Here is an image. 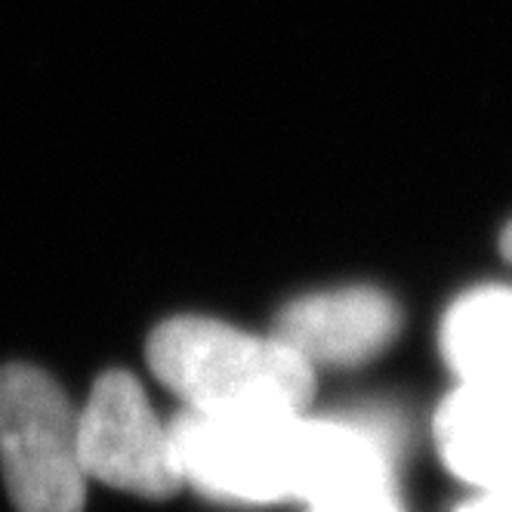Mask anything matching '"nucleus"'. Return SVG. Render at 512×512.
Here are the masks:
<instances>
[{
	"mask_svg": "<svg viewBox=\"0 0 512 512\" xmlns=\"http://www.w3.org/2000/svg\"><path fill=\"white\" fill-rule=\"evenodd\" d=\"M155 377L201 417L306 414L315 368L278 337H253L210 318H173L149 340Z\"/></svg>",
	"mask_w": 512,
	"mask_h": 512,
	"instance_id": "1",
	"label": "nucleus"
},
{
	"mask_svg": "<svg viewBox=\"0 0 512 512\" xmlns=\"http://www.w3.org/2000/svg\"><path fill=\"white\" fill-rule=\"evenodd\" d=\"M182 479L238 503H309L315 488L318 420L290 417H201L170 426Z\"/></svg>",
	"mask_w": 512,
	"mask_h": 512,
	"instance_id": "2",
	"label": "nucleus"
},
{
	"mask_svg": "<svg viewBox=\"0 0 512 512\" xmlns=\"http://www.w3.org/2000/svg\"><path fill=\"white\" fill-rule=\"evenodd\" d=\"M0 463L19 512H81L87 475L78 414L38 368L0 371Z\"/></svg>",
	"mask_w": 512,
	"mask_h": 512,
	"instance_id": "3",
	"label": "nucleus"
},
{
	"mask_svg": "<svg viewBox=\"0 0 512 512\" xmlns=\"http://www.w3.org/2000/svg\"><path fill=\"white\" fill-rule=\"evenodd\" d=\"M78 454L87 479L139 497H170L182 466L170 426H161L142 386L121 371L105 374L78 414Z\"/></svg>",
	"mask_w": 512,
	"mask_h": 512,
	"instance_id": "4",
	"label": "nucleus"
},
{
	"mask_svg": "<svg viewBox=\"0 0 512 512\" xmlns=\"http://www.w3.org/2000/svg\"><path fill=\"white\" fill-rule=\"evenodd\" d=\"M401 327V312L374 287H346L290 303L275 337L294 349L309 368L318 364H361L380 355Z\"/></svg>",
	"mask_w": 512,
	"mask_h": 512,
	"instance_id": "5",
	"label": "nucleus"
},
{
	"mask_svg": "<svg viewBox=\"0 0 512 512\" xmlns=\"http://www.w3.org/2000/svg\"><path fill=\"white\" fill-rule=\"evenodd\" d=\"M448 469L475 491L512 485V392L460 383L435 414Z\"/></svg>",
	"mask_w": 512,
	"mask_h": 512,
	"instance_id": "6",
	"label": "nucleus"
},
{
	"mask_svg": "<svg viewBox=\"0 0 512 512\" xmlns=\"http://www.w3.org/2000/svg\"><path fill=\"white\" fill-rule=\"evenodd\" d=\"M442 355L466 386L512 389V287L457 297L442 321Z\"/></svg>",
	"mask_w": 512,
	"mask_h": 512,
	"instance_id": "7",
	"label": "nucleus"
},
{
	"mask_svg": "<svg viewBox=\"0 0 512 512\" xmlns=\"http://www.w3.org/2000/svg\"><path fill=\"white\" fill-rule=\"evenodd\" d=\"M309 512H401V506L395 503V491H377V494H358V497L318 503V506H309Z\"/></svg>",
	"mask_w": 512,
	"mask_h": 512,
	"instance_id": "8",
	"label": "nucleus"
},
{
	"mask_svg": "<svg viewBox=\"0 0 512 512\" xmlns=\"http://www.w3.org/2000/svg\"><path fill=\"white\" fill-rule=\"evenodd\" d=\"M457 512H512V485L497 491H479V497L463 503Z\"/></svg>",
	"mask_w": 512,
	"mask_h": 512,
	"instance_id": "9",
	"label": "nucleus"
},
{
	"mask_svg": "<svg viewBox=\"0 0 512 512\" xmlns=\"http://www.w3.org/2000/svg\"><path fill=\"white\" fill-rule=\"evenodd\" d=\"M503 256L512 263V223H509V229L503 232Z\"/></svg>",
	"mask_w": 512,
	"mask_h": 512,
	"instance_id": "10",
	"label": "nucleus"
},
{
	"mask_svg": "<svg viewBox=\"0 0 512 512\" xmlns=\"http://www.w3.org/2000/svg\"><path fill=\"white\" fill-rule=\"evenodd\" d=\"M509 392H512V389H509Z\"/></svg>",
	"mask_w": 512,
	"mask_h": 512,
	"instance_id": "11",
	"label": "nucleus"
}]
</instances>
